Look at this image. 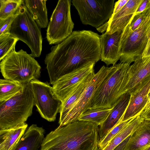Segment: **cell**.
<instances>
[{"mask_svg":"<svg viewBox=\"0 0 150 150\" xmlns=\"http://www.w3.org/2000/svg\"><path fill=\"white\" fill-rule=\"evenodd\" d=\"M50 50L45 63L52 85L64 75L99 60L100 35L90 30L75 31Z\"/></svg>","mask_w":150,"mask_h":150,"instance_id":"cell-1","label":"cell"},{"mask_svg":"<svg viewBox=\"0 0 150 150\" xmlns=\"http://www.w3.org/2000/svg\"><path fill=\"white\" fill-rule=\"evenodd\" d=\"M98 126L79 120L59 126L47 135L39 150H99Z\"/></svg>","mask_w":150,"mask_h":150,"instance_id":"cell-2","label":"cell"},{"mask_svg":"<svg viewBox=\"0 0 150 150\" xmlns=\"http://www.w3.org/2000/svg\"><path fill=\"white\" fill-rule=\"evenodd\" d=\"M0 103V129L24 125L32 115L34 105L30 83L10 98Z\"/></svg>","mask_w":150,"mask_h":150,"instance_id":"cell-3","label":"cell"},{"mask_svg":"<svg viewBox=\"0 0 150 150\" xmlns=\"http://www.w3.org/2000/svg\"><path fill=\"white\" fill-rule=\"evenodd\" d=\"M0 68L5 79L23 84L40 76L41 67L34 57L22 49L17 52L15 48L1 61Z\"/></svg>","mask_w":150,"mask_h":150,"instance_id":"cell-4","label":"cell"},{"mask_svg":"<svg viewBox=\"0 0 150 150\" xmlns=\"http://www.w3.org/2000/svg\"><path fill=\"white\" fill-rule=\"evenodd\" d=\"M113 65L112 70L95 92L90 109L112 108L125 94V81L130 64L120 62Z\"/></svg>","mask_w":150,"mask_h":150,"instance_id":"cell-5","label":"cell"},{"mask_svg":"<svg viewBox=\"0 0 150 150\" xmlns=\"http://www.w3.org/2000/svg\"><path fill=\"white\" fill-rule=\"evenodd\" d=\"M40 28L23 4L16 12L10 34L25 43L34 57H39L42 51V38Z\"/></svg>","mask_w":150,"mask_h":150,"instance_id":"cell-6","label":"cell"},{"mask_svg":"<svg viewBox=\"0 0 150 150\" xmlns=\"http://www.w3.org/2000/svg\"><path fill=\"white\" fill-rule=\"evenodd\" d=\"M150 21V12L135 30H131L127 25L124 28L120 47V62L130 64L142 57L149 40L146 29Z\"/></svg>","mask_w":150,"mask_h":150,"instance_id":"cell-7","label":"cell"},{"mask_svg":"<svg viewBox=\"0 0 150 150\" xmlns=\"http://www.w3.org/2000/svg\"><path fill=\"white\" fill-rule=\"evenodd\" d=\"M71 1L59 0L50 19L46 32L50 45L62 42L73 32L74 24L71 15Z\"/></svg>","mask_w":150,"mask_h":150,"instance_id":"cell-8","label":"cell"},{"mask_svg":"<svg viewBox=\"0 0 150 150\" xmlns=\"http://www.w3.org/2000/svg\"><path fill=\"white\" fill-rule=\"evenodd\" d=\"M114 0H89L71 1L77 10L82 24L97 28L111 17Z\"/></svg>","mask_w":150,"mask_h":150,"instance_id":"cell-9","label":"cell"},{"mask_svg":"<svg viewBox=\"0 0 150 150\" xmlns=\"http://www.w3.org/2000/svg\"><path fill=\"white\" fill-rule=\"evenodd\" d=\"M30 83L34 105L41 116L49 122L54 121L61 102L55 94L52 87L47 82H42L38 79L32 80Z\"/></svg>","mask_w":150,"mask_h":150,"instance_id":"cell-10","label":"cell"},{"mask_svg":"<svg viewBox=\"0 0 150 150\" xmlns=\"http://www.w3.org/2000/svg\"><path fill=\"white\" fill-rule=\"evenodd\" d=\"M113 66H102L96 73L79 99L63 119L59 122V127H63L76 121L80 116L90 108L94 95L100 84L112 70Z\"/></svg>","mask_w":150,"mask_h":150,"instance_id":"cell-11","label":"cell"},{"mask_svg":"<svg viewBox=\"0 0 150 150\" xmlns=\"http://www.w3.org/2000/svg\"><path fill=\"white\" fill-rule=\"evenodd\" d=\"M95 64H93L76 69L61 77L53 84V91L62 102L85 78L94 73Z\"/></svg>","mask_w":150,"mask_h":150,"instance_id":"cell-12","label":"cell"},{"mask_svg":"<svg viewBox=\"0 0 150 150\" xmlns=\"http://www.w3.org/2000/svg\"><path fill=\"white\" fill-rule=\"evenodd\" d=\"M142 0H128L125 6L117 13L111 16L108 21L97 28L100 32L106 31L112 34L123 30L129 23Z\"/></svg>","mask_w":150,"mask_h":150,"instance_id":"cell-13","label":"cell"},{"mask_svg":"<svg viewBox=\"0 0 150 150\" xmlns=\"http://www.w3.org/2000/svg\"><path fill=\"white\" fill-rule=\"evenodd\" d=\"M150 90V76L131 93L129 104L120 121H125L140 115L147 103Z\"/></svg>","mask_w":150,"mask_h":150,"instance_id":"cell-14","label":"cell"},{"mask_svg":"<svg viewBox=\"0 0 150 150\" xmlns=\"http://www.w3.org/2000/svg\"><path fill=\"white\" fill-rule=\"evenodd\" d=\"M150 76V56L137 58L130 65L125 82V93H131Z\"/></svg>","mask_w":150,"mask_h":150,"instance_id":"cell-15","label":"cell"},{"mask_svg":"<svg viewBox=\"0 0 150 150\" xmlns=\"http://www.w3.org/2000/svg\"><path fill=\"white\" fill-rule=\"evenodd\" d=\"M123 30L100 35V59L107 66L114 65L120 59V47Z\"/></svg>","mask_w":150,"mask_h":150,"instance_id":"cell-16","label":"cell"},{"mask_svg":"<svg viewBox=\"0 0 150 150\" xmlns=\"http://www.w3.org/2000/svg\"><path fill=\"white\" fill-rule=\"evenodd\" d=\"M130 97L129 93L123 94L113 107L106 120L100 126L98 129L99 141L121 120L128 105Z\"/></svg>","mask_w":150,"mask_h":150,"instance_id":"cell-17","label":"cell"},{"mask_svg":"<svg viewBox=\"0 0 150 150\" xmlns=\"http://www.w3.org/2000/svg\"><path fill=\"white\" fill-rule=\"evenodd\" d=\"M45 132L42 127L32 124L27 129L13 150H39Z\"/></svg>","mask_w":150,"mask_h":150,"instance_id":"cell-18","label":"cell"},{"mask_svg":"<svg viewBox=\"0 0 150 150\" xmlns=\"http://www.w3.org/2000/svg\"><path fill=\"white\" fill-rule=\"evenodd\" d=\"M150 146V120H144L131 135L124 150H144Z\"/></svg>","mask_w":150,"mask_h":150,"instance_id":"cell-19","label":"cell"},{"mask_svg":"<svg viewBox=\"0 0 150 150\" xmlns=\"http://www.w3.org/2000/svg\"><path fill=\"white\" fill-rule=\"evenodd\" d=\"M47 1V0H23V4L34 20L41 28H46L49 24L46 6Z\"/></svg>","mask_w":150,"mask_h":150,"instance_id":"cell-20","label":"cell"},{"mask_svg":"<svg viewBox=\"0 0 150 150\" xmlns=\"http://www.w3.org/2000/svg\"><path fill=\"white\" fill-rule=\"evenodd\" d=\"M28 125L0 129V150H13L27 129Z\"/></svg>","mask_w":150,"mask_h":150,"instance_id":"cell-21","label":"cell"},{"mask_svg":"<svg viewBox=\"0 0 150 150\" xmlns=\"http://www.w3.org/2000/svg\"><path fill=\"white\" fill-rule=\"evenodd\" d=\"M95 72L92 73L83 80L62 103L59 112V122L61 121L79 99L81 94L94 77Z\"/></svg>","mask_w":150,"mask_h":150,"instance_id":"cell-22","label":"cell"},{"mask_svg":"<svg viewBox=\"0 0 150 150\" xmlns=\"http://www.w3.org/2000/svg\"><path fill=\"white\" fill-rule=\"evenodd\" d=\"M144 120L140 115L136 117L101 150H113L127 137L131 135L138 125Z\"/></svg>","mask_w":150,"mask_h":150,"instance_id":"cell-23","label":"cell"},{"mask_svg":"<svg viewBox=\"0 0 150 150\" xmlns=\"http://www.w3.org/2000/svg\"><path fill=\"white\" fill-rule=\"evenodd\" d=\"M113 108L89 109L80 116L78 120L94 123L100 126L106 120Z\"/></svg>","mask_w":150,"mask_h":150,"instance_id":"cell-24","label":"cell"},{"mask_svg":"<svg viewBox=\"0 0 150 150\" xmlns=\"http://www.w3.org/2000/svg\"><path fill=\"white\" fill-rule=\"evenodd\" d=\"M25 84L8 79H0V102L8 100L20 91Z\"/></svg>","mask_w":150,"mask_h":150,"instance_id":"cell-25","label":"cell"},{"mask_svg":"<svg viewBox=\"0 0 150 150\" xmlns=\"http://www.w3.org/2000/svg\"><path fill=\"white\" fill-rule=\"evenodd\" d=\"M23 4V0H0V20H5L14 15Z\"/></svg>","mask_w":150,"mask_h":150,"instance_id":"cell-26","label":"cell"},{"mask_svg":"<svg viewBox=\"0 0 150 150\" xmlns=\"http://www.w3.org/2000/svg\"><path fill=\"white\" fill-rule=\"evenodd\" d=\"M135 117L124 121L120 120L102 139L99 141L98 145L99 150L103 149L115 136L126 127Z\"/></svg>","mask_w":150,"mask_h":150,"instance_id":"cell-27","label":"cell"},{"mask_svg":"<svg viewBox=\"0 0 150 150\" xmlns=\"http://www.w3.org/2000/svg\"><path fill=\"white\" fill-rule=\"evenodd\" d=\"M19 40L10 35L0 37V60L1 61L15 48Z\"/></svg>","mask_w":150,"mask_h":150,"instance_id":"cell-28","label":"cell"},{"mask_svg":"<svg viewBox=\"0 0 150 150\" xmlns=\"http://www.w3.org/2000/svg\"><path fill=\"white\" fill-rule=\"evenodd\" d=\"M150 12V8L142 12L134 14L129 23L127 25L132 30L137 29L145 20Z\"/></svg>","mask_w":150,"mask_h":150,"instance_id":"cell-29","label":"cell"},{"mask_svg":"<svg viewBox=\"0 0 150 150\" xmlns=\"http://www.w3.org/2000/svg\"><path fill=\"white\" fill-rule=\"evenodd\" d=\"M16 15V13L13 16L6 19L0 20V37L10 35L11 25Z\"/></svg>","mask_w":150,"mask_h":150,"instance_id":"cell-30","label":"cell"},{"mask_svg":"<svg viewBox=\"0 0 150 150\" xmlns=\"http://www.w3.org/2000/svg\"><path fill=\"white\" fill-rule=\"evenodd\" d=\"M150 8V0H142L137 8L135 14L142 12Z\"/></svg>","mask_w":150,"mask_h":150,"instance_id":"cell-31","label":"cell"},{"mask_svg":"<svg viewBox=\"0 0 150 150\" xmlns=\"http://www.w3.org/2000/svg\"><path fill=\"white\" fill-rule=\"evenodd\" d=\"M128 0H119L115 2L112 15L118 12L126 4Z\"/></svg>","mask_w":150,"mask_h":150,"instance_id":"cell-32","label":"cell"},{"mask_svg":"<svg viewBox=\"0 0 150 150\" xmlns=\"http://www.w3.org/2000/svg\"><path fill=\"white\" fill-rule=\"evenodd\" d=\"M130 136V135L127 137L113 150H124Z\"/></svg>","mask_w":150,"mask_h":150,"instance_id":"cell-33","label":"cell"},{"mask_svg":"<svg viewBox=\"0 0 150 150\" xmlns=\"http://www.w3.org/2000/svg\"><path fill=\"white\" fill-rule=\"evenodd\" d=\"M140 115L144 120H150V107L145 111L142 113Z\"/></svg>","mask_w":150,"mask_h":150,"instance_id":"cell-34","label":"cell"},{"mask_svg":"<svg viewBox=\"0 0 150 150\" xmlns=\"http://www.w3.org/2000/svg\"><path fill=\"white\" fill-rule=\"evenodd\" d=\"M150 56V40H149L142 57Z\"/></svg>","mask_w":150,"mask_h":150,"instance_id":"cell-35","label":"cell"},{"mask_svg":"<svg viewBox=\"0 0 150 150\" xmlns=\"http://www.w3.org/2000/svg\"><path fill=\"white\" fill-rule=\"evenodd\" d=\"M150 107V90L149 92V93L148 95V100L147 102V103L146 105L144 107V108L143 109L142 112L141 113V114L142 112L145 111L147 110Z\"/></svg>","mask_w":150,"mask_h":150,"instance_id":"cell-36","label":"cell"},{"mask_svg":"<svg viewBox=\"0 0 150 150\" xmlns=\"http://www.w3.org/2000/svg\"><path fill=\"white\" fill-rule=\"evenodd\" d=\"M146 33L149 38V40H150V21L147 28Z\"/></svg>","mask_w":150,"mask_h":150,"instance_id":"cell-37","label":"cell"},{"mask_svg":"<svg viewBox=\"0 0 150 150\" xmlns=\"http://www.w3.org/2000/svg\"><path fill=\"white\" fill-rule=\"evenodd\" d=\"M144 150H150V146L146 149Z\"/></svg>","mask_w":150,"mask_h":150,"instance_id":"cell-38","label":"cell"}]
</instances>
